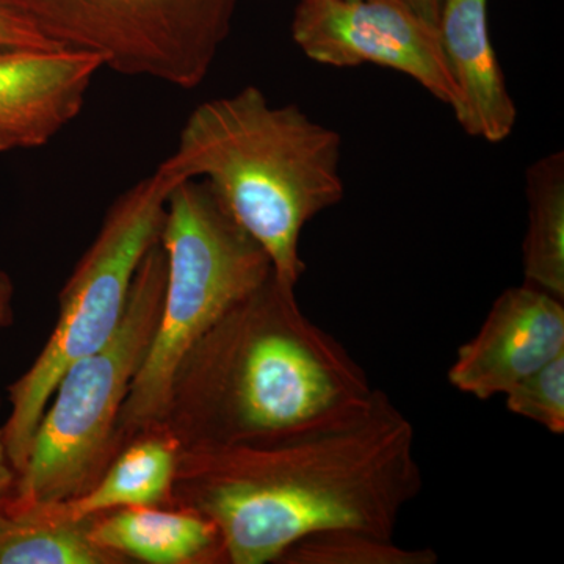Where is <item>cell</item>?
Returning <instances> with one entry per match:
<instances>
[{
  "mask_svg": "<svg viewBox=\"0 0 564 564\" xmlns=\"http://www.w3.org/2000/svg\"><path fill=\"white\" fill-rule=\"evenodd\" d=\"M292 39L318 65L356 68L370 63L397 70L455 115L462 107L440 29L406 0H299Z\"/></svg>",
  "mask_w": 564,
  "mask_h": 564,
  "instance_id": "obj_8",
  "label": "cell"
},
{
  "mask_svg": "<svg viewBox=\"0 0 564 564\" xmlns=\"http://www.w3.org/2000/svg\"><path fill=\"white\" fill-rule=\"evenodd\" d=\"M91 538L126 564H226L217 525L182 507H126L93 516Z\"/></svg>",
  "mask_w": 564,
  "mask_h": 564,
  "instance_id": "obj_12",
  "label": "cell"
},
{
  "mask_svg": "<svg viewBox=\"0 0 564 564\" xmlns=\"http://www.w3.org/2000/svg\"><path fill=\"white\" fill-rule=\"evenodd\" d=\"M63 50L99 55L122 76L202 85L240 0H6Z\"/></svg>",
  "mask_w": 564,
  "mask_h": 564,
  "instance_id": "obj_7",
  "label": "cell"
},
{
  "mask_svg": "<svg viewBox=\"0 0 564 564\" xmlns=\"http://www.w3.org/2000/svg\"><path fill=\"white\" fill-rule=\"evenodd\" d=\"M406 2L426 21L434 25L440 24L441 10L445 0H406Z\"/></svg>",
  "mask_w": 564,
  "mask_h": 564,
  "instance_id": "obj_21",
  "label": "cell"
},
{
  "mask_svg": "<svg viewBox=\"0 0 564 564\" xmlns=\"http://www.w3.org/2000/svg\"><path fill=\"white\" fill-rule=\"evenodd\" d=\"M0 50H63L47 40L24 14L0 0Z\"/></svg>",
  "mask_w": 564,
  "mask_h": 564,
  "instance_id": "obj_18",
  "label": "cell"
},
{
  "mask_svg": "<svg viewBox=\"0 0 564 564\" xmlns=\"http://www.w3.org/2000/svg\"><path fill=\"white\" fill-rule=\"evenodd\" d=\"M422 486L413 423L372 389L273 440L181 451L173 503L217 525L226 564H265L326 530L393 538Z\"/></svg>",
  "mask_w": 564,
  "mask_h": 564,
  "instance_id": "obj_1",
  "label": "cell"
},
{
  "mask_svg": "<svg viewBox=\"0 0 564 564\" xmlns=\"http://www.w3.org/2000/svg\"><path fill=\"white\" fill-rule=\"evenodd\" d=\"M343 344L274 273L207 329L170 386L163 425L181 451L273 440L372 392Z\"/></svg>",
  "mask_w": 564,
  "mask_h": 564,
  "instance_id": "obj_2",
  "label": "cell"
},
{
  "mask_svg": "<svg viewBox=\"0 0 564 564\" xmlns=\"http://www.w3.org/2000/svg\"><path fill=\"white\" fill-rule=\"evenodd\" d=\"M102 58L73 50H0V152L35 150L79 117Z\"/></svg>",
  "mask_w": 564,
  "mask_h": 564,
  "instance_id": "obj_10",
  "label": "cell"
},
{
  "mask_svg": "<svg viewBox=\"0 0 564 564\" xmlns=\"http://www.w3.org/2000/svg\"><path fill=\"white\" fill-rule=\"evenodd\" d=\"M159 242L165 252V292L150 350L121 411L122 444L163 422L182 358L273 273L269 254L203 180L182 181L170 192Z\"/></svg>",
  "mask_w": 564,
  "mask_h": 564,
  "instance_id": "obj_4",
  "label": "cell"
},
{
  "mask_svg": "<svg viewBox=\"0 0 564 564\" xmlns=\"http://www.w3.org/2000/svg\"><path fill=\"white\" fill-rule=\"evenodd\" d=\"M343 139L296 104L273 106L248 85L199 104L161 163L180 181L209 184L229 215L272 261L274 276L295 291L306 269L304 226L343 202Z\"/></svg>",
  "mask_w": 564,
  "mask_h": 564,
  "instance_id": "obj_3",
  "label": "cell"
},
{
  "mask_svg": "<svg viewBox=\"0 0 564 564\" xmlns=\"http://www.w3.org/2000/svg\"><path fill=\"white\" fill-rule=\"evenodd\" d=\"M508 410L554 434L564 433V352L503 393Z\"/></svg>",
  "mask_w": 564,
  "mask_h": 564,
  "instance_id": "obj_17",
  "label": "cell"
},
{
  "mask_svg": "<svg viewBox=\"0 0 564 564\" xmlns=\"http://www.w3.org/2000/svg\"><path fill=\"white\" fill-rule=\"evenodd\" d=\"M165 278L158 242L137 270L118 328L58 380L3 510L68 502L106 473L122 447L121 411L158 328Z\"/></svg>",
  "mask_w": 564,
  "mask_h": 564,
  "instance_id": "obj_5",
  "label": "cell"
},
{
  "mask_svg": "<svg viewBox=\"0 0 564 564\" xmlns=\"http://www.w3.org/2000/svg\"><path fill=\"white\" fill-rule=\"evenodd\" d=\"M437 29L462 96L456 120L477 139L507 140L518 109L489 36L488 0H445Z\"/></svg>",
  "mask_w": 564,
  "mask_h": 564,
  "instance_id": "obj_11",
  "label": "cell"
},
{
  "mask_svg": "<svg viewBox=\"0 0 564 564\" xmlns=\"http://www.w3.org/2000/svg\"><path fill=\"white\" fill-rule=\"evenodd\" d=\"M529 228L522 245L525 284L564 300V154L544 155L527 170Z\"/></svg>",
  "mask_w": 564,
  "mask_h": 564,
  "instance_id": "obj_15",
  "label": "cell"
},
{
  "mask_svg": "<svg viewBox=\"0 0 564 564\" xmlns=\"http://www.w3.org/2000/svg\"><path fill=\"white\" fill-rule=\"evenodd\" d=\"M181 445L163 423L129 437L90 491L61 502L74 518L126 507H174Z\"/></svg>",
  "mask_w": 564,
  "mask_h": 564,
  "instance_id": "obj_13",
  "label": "cell"
},
{
  "mask_svg": "<svg viewBox=\"0 0 564 564\" xmlns=\"http://www.w3.org/2000/svg\"><path fill=\"white\" fill-rule=\"evenodd\" d=\"M17 475V470L11 466L9 454H7L2 429H0V514H2L7 499H9L11 491H13Z\"/></svg>",
  "mask_w": 564,
  "mask_h": 564,
  "instance_id": "obj_20",
  "label": "cell"
},
{
  "mask_svg": "<svg viewBox=\"0 0 564 564\" xmlns=\"http://www.w3.org/2000/svg\"><path fill=\"white\" fill-rule=\"evenodd\" d=\"M180 182L159 165L151 176L122 192L63 285L50 339L32 366L7 388L11 411L0 429L17 474L28 462L36 426L62 375L70 364L98 350L120 325L133 278L161 239L166 199Z\"/></svg>",
  "mask_w": 564,
  "mask_h": 564,
  "instance_id": "obj_6",
  "label": "cell"
},
{
  "mask_svg": "<svg viewBox=\"0 0 564 564\" xmlns=\"http://www.w3.org/2000/svg\"><path fill=\"white\" fill-rule=\"evenodd\" d=\"M432 549H408L393 538L337 529L307 534L282 552L278 564H434Z\"/></svg>",
  "mask_w": 564,
  "mask_h": 564,
  "instance_id": "obj_16",
  "label": "cell"
},
{
  "mask_svg": "<svg viewBox=\"0 0 564 564\" xmlns=\"http://www.w3.org/2000/svg\"><path fill=\"white\" fill-rule=\"evenodd\" d=\"M563 352V300L524 282L500 293L480 332L456 352L448 381L475 399L489 400Z\"/></svg>",
  "mask_w": 564,
  "mask_h": 564,
  "instance_id": "obj_9",
  "label": "cell"
},
{
  "mask_svg": "<svg viewBox=\"0 0 564 564\" xmlns=\"http://www.w3.org/2000/svg\"><path fill=\"white\" fill-rule=\"evenodd\" d=\"M90 518H74L62 503L0 514V564H126L91 538Z\"/></svg>",
  "mask_w": 564,
  "mask_h": 564,
  "instance_id": "obj_14",
  "label": "cell"
},
{
  "mask_svg": "<svg viewBox=\"0 0 564 564\" xmlns=\"http://www.w3.org/2000/svg\"><path fill=\"white\" fill-rule=\"evenodd\" d=\"M14 284L10 274L0 270V329L9 328L14 322ZM2 404V399H0Z\"/></svg>",
  "mask_w": 564,
  "mask_h": 564,
  "instance_id": "obj_19",
  "label": "cell"
}]
</instances>
